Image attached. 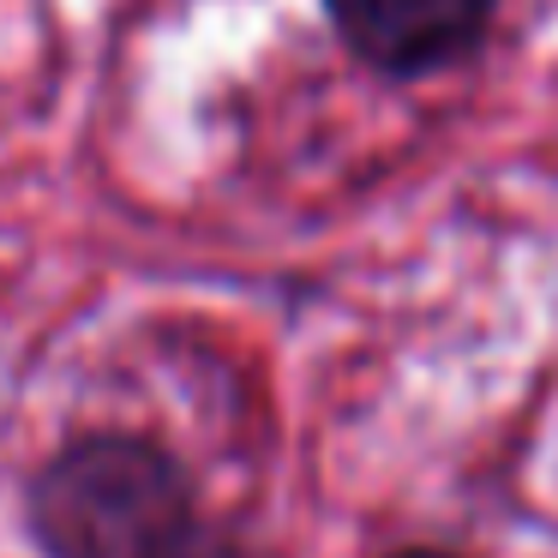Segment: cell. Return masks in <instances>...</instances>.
<instances>
[{
  "label": "cell",
  "instance_id": "obj_1",
  "mask_svg": "<svg viewBox=\"0 0 558 558\" xmlns=\"http://www.w3.org/2000/svg\"><path fill=\"white\" fill-rule=\"evenodd\" d=\"M43 558H157L193 529V481L138 433H85L54 450L25 493Z\"/></svg>",
  "mask_w": 558,
  "mask_h": 558
},
{
  "label": "cell",
  "instance_id": "obj_2",
  "mask_svg": "<svg viewBox=\"0 0 558 558\" xmlns=\"http://www.w3.org/2000/svg\"><path fill=\"white\" fill-rule=\"evenodd\" d=\"M337 37L385 78H426L469 61L498 0H325Z\"/></svg>",
  "mask_w": 558,
  "mask_h": 558
},
{
  "label": "cell",
  "instance_id": "obj_3",
  "mask_svg": "<svg viewBox=\"0 0 558 558\" xmlns=\"http://www.w3.org/2000/svg\"><path fill=\"white\" fill-rule=\"evenodd\" d=\"M157 558H258L253 546H241V541H229V534H217V529H186V534H174L169 546H162Z\"/></svg>",
  "mask_w": 558,
  "mask_h": 558
},
{
  "label": "cell",
  "instance_id": "obj_4",
  "mask_svg": "<svg viewBox=\"0 0 558 558\" xmlns=\"http://www.w3.org/2000/svg\"><path fill=\"white\" fill-rule=\"evenodd\" d=\"M390 558H450V553H433V546H409V553H390Z\"/></svg>",
  "mask_w": 558,
  "mask_h": 558
}]
</instances>
